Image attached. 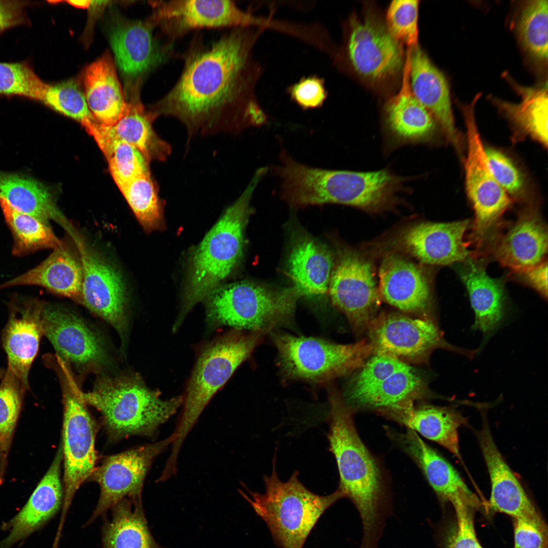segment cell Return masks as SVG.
<instances>
[{
    "label": "cell",
    "mask_w": 548,
    "mask_h": 548,
    "mask_svg": "<svg viewBox=\"0 0 548 548\" xmlns=\"http://www.w3.org/2000/svg\"><path fill=\"white\" fill-rule=\"evenodd\" d=\"M281 180V196L291 207L339 204L378 212L397 199L405 179L389 170L356 172L307 166L288 154L273 168Z\"/></svg>",
    "instance_id": "cell-2"
},
{
    "label": "cell",
    "mask_w": 548,
    "mask_h": 548,
    "mask_svg": "<svg viewBox=\"0 0 548 548\" xmlns=\"http://www.w3.org/2000/svg\"><path fill=\"white\" fill-rule=\"evenodd\" d=\"M82 395L86 404L100 412L112 440L135 435L154 436L177 413L184 399L181 396L162 399L158 392L134 375L102 377L92 391Z\"/></svg>",
    "instance_id": "cell-6"
},
{
    "label": "cell",
    "mask_w": 548,
    "mask_h": 548,
    "mask_svg": "<svg viewBox=\"0 0 548 548\" xmlns=\"http://www.w3.org/2000/svg\"><path fill=\"white\" fill-rule=\"evenodd\" d=\"M82 280L79 253L77 255L62 242L41 263L0 284V290L18 286H38L56 294L81 301Z\"/></svg>",
    "instance_id": "cell-28"
},
{
    "label": "cell",
    "mask_w": 548,
    "mask_h": 548,
    "mask_svg": "<svg viewBox=\"0 0 548 548\" xmlns=\"http://www.w3.org/2000/svg\"><path fill=\"white\" fill-rule=\"evenodd\" d=\"M409 49V83L413 95L431 113L451 143L459 149L460 136L446 77L418 44Z\"/></svg>",
    "instance_id": "cell-27"
},
{
    "label": "cell",
    "mask_w": 548,
    "mask_h": 548,
    "mask_svg": "<svg viewBox=\"0 0 548 548\" xmlns=\"http://www.w3.org/2000/svg\"><path fill=\"white\" fill-rule=\"evenodd\" d=\"M361 367L344 395L352 409L401 408L414 404L427 393L423 379L405 362L373 354Z\"/></svg>",
    "instance_id": "cell-13"
},
{
    "label": "cell",
    "mask_w": 548,
    "mask_h": 548,
    "mask_svg": "<svg viewBox=\"0 0 548 548\" xmlns=\"http://www.w3.org/2000/svg\"><path fill=\"white\" fill-rule=\"evenodd\" d=\"M547 1H526L513 20L517 38L529 58L546 65L547 61Z\"/></svg>",
    "instance_id": "cell-40"
},
{
    "label": "cell",
    "mask_w": 548,
    "mask_h": 548,
    "mask_svg": "<svg viewBox=\"0 0 548 548\" xmlns=\"http://www.w3.org/2000/svg\"><path fill=\"white\" fill-rule=\"evenodd\" d=\"M419 1L395 0L386 12L385 24L391 35L409 49L418 44Z\"/></svg>",
    "instance_id": "cell-46"
},
{
    "label": "cell",
    "mask_w": 548,
    "mask_h": 548,
    "mask_svg": "<svg viewBox=\"0 0 548 548\" xmlns=\"http://www.w3.org/2000/svg\"><path fill=\"white\" fill-rule=\"evenodd\" d=\"M267 333L236 329L213 341L200 354L189 381L183 409L173 433L169 458H178L180 449L201 413L216 392Z\"/></svg>",
    "instance_id": "cell-7"
},
{
    "label": "cell",
    "mask_w": 548,
    "mask_h": 548,
    "mask_svg": "<svg viewBox=\"0 0 548 548\" xmlns=\"http://www.w3.org/2000/svg\"><path fill=\"white\" fill-rule=\"evenodd\" d=\"M522 280L535 289L542 296H547V261L523 271L517 273Z\"/></svg>",
    "instance_id": "cell-52"
},
{
    "label": "cell",
    "mask_w": 548,
    "mask_h": 548,
    "mask_svg": "<svg viewBox=\"0 0 548 548\" xmlns=\"http://www.w3.org/2000/svg\"><path fill=\"white\" fill-rule=\"evenodd\" d=\"M0 207L12 233L13 256L22 257L43 249H53L62 243L49 224L15 209L1 195Z\"/></svg>",
    "instance_id": "cell-39"
},
{
    "label": "cell",
    "mask_w": 548,
    "mask_h": 548,
    "mask_svg": "<svg viewBox=\"0 0 548 548\" xmlns=\"http://www.w3.org/2000/svg\"><path fill=\"white\" fill-rule=\"evenodd\" d=\"M492 243L490 249L495 259L503 266L520 272L544 261L547 251V227L536 211L526 210Z\"/></svg>",
    "instance_id": "cell-24"
},
{
    "label": "cell",
    "mask_w": 548,
    "mask_h": 548,
    "mask_svg": "<svg viewBox=\"0 0 548 548\" xmlns=\"http://www.w3.org/2000/svg\"><path fill=\"white\" fill-rule=\"evenodd\" d=\"M41 319L43 334L60 359L82 367L98 368L109 363L101 339L80 318L46 303Z\"/></svg>",
    "instance_id": "cell-21"
},
{
    "label": "cell",
    "mask_w": 548,
    "mask_h": 548,
    "mask_svg": "<svg viewBox=\"0 0 548 548\" xmlns=\"http://www.w3.org/2000/svg\"><path fill=\"white\" fill-rule=\"evenodd\" d=\"M483 422L476 435L490 478L491 508L514 519L542 518L498 449L486 419Z\"/></svg>",
    "instance_id": "cell-26"
},
{
    "label": "cell",
    "mask_w": 548,
    "mask_h": 548,
    "mask_svg": "<svg viewBox=\"0 0 548 548\" xmlns=\"http://www.w3.org/2000/svg\"><path fill=\"white\" fill-rule=\"evenodd\" d=\"M380 297L403 312L429 318L432 296L429 280L416 263L397 254L383 260L379 269Z\"/></svg>",
    "instance_id": "cell-22"
},
{
    "label": "cell",
    "mask_w": 548,
    "mask_h": 548,
    "mask_svg": "<svg viewBox=\"0 0 548 548\" xmlns=\"http://www.w3.org/2000/svg\"><path fill=\"white\" fill-rule=\"evenodd\" d=\"M329 412L327 434L336 460L338 489L357 508L363 523L362 548H373L378 533L383 483L380 468L356 429L353 410L336 389L328 390Z\"/></svg>",
    "instance_id": "cell-3"
},
{
    "label": "cell",
    "mask_w": 548,
    "mask_h": 548,
    "mask_svg": "<svg viewBox=\"0 0 548 548\" xmlns=\"http://www.w3.org/2000/svg\"><path fill=\"white\" fill-rule=\"evenodd\" d=\"M0 195L15 209L46 224L50 220L62 225L66 223L53 194L35 179L0 171Z\"/></svg>",
    "instance_id": "cell-38"
},
{
    "label": "cell",
    "mask_w": 548,
    "mask_h": 548,
    "mask_svg": "<svg viewBox=\"0 0 548 548\" xmlns=\"http://www.w3.org/2000/svg\"><path fill=\"white\" fill-rule=\"evenodd\" d=\"M467 220L451 222H422L407 229L400 243L407 253L420 262L445 265L462 262L471 253L464 240Z\"/></svg>",
    "instance_id": "cell-23"
},
{
    "label": "cell",
    "mask_w": 548,
    "mask_h": 548,
    "mask_svg": "<svg viewBox=\"0 0 548 548\" xmlns=\"http://www.w3.org/2000/svg\"><path fill=\"white\" fill-rule=\"evenodd\" d=\"M46 303L38 297L13 296L8 304V319L2 333L8 366L29 390L28 375L43 334L42 313Z\"/></svg>",
    "instance_id": "cell-20"
},
{
    "label": "cell",
    "mask_w": 548,
    "mask_h": 548,
    "mask_svg": "<svg viewBox=\"0 0 548 548\" xmlns=\"http://www.w3.org/2000/svg\"><path fill=\"white\" fill-rule=\"evenodd\" d=\"M58 365L63 403L61 446L64 496L60 522L62 524L76 492L95 468L97 426L88 410L82 392L74 382L64 363L60 362Z\"/></svg>",
    "instance_id": "cell-12"
},
{
    "label": "cell",
    "mask_w": 548,
    "mask_h": 548,
    "mask_svg": "<svg viewBox=\"0 0 548 548\" xmlns=\"http://www.w3.org/2000/svg\"><path fill=\"white\" fill-rule=\"evenodd\" d=\"M504 77L521 97L519 103H512L490 95L488 99L516 128L544 146L547 145V81L536 87L523 86L507 74Z\"/></svg>",
    "instance_id": "cell-35"
},
{
    "label": "cell",
    "mask_w": 548,
    "mask_h": 548,
    "mask_svg": "<svg viewBox=\"0 0 548 548\" xmlns=\"http://www.w3.org/2000/svg\"><path fill=\"white\" fill-rule=\"evenodd\" d=\"M410 51L407 49L399 92L386 103V125L390 133L404 142H426L433 136L436 121L413 95L409 83Z\"/></svg>",
    "instance_id": "cell-30"
},
{
    "label": "cell",
    "mask_w": 548,
    "mask_h": 548,
    "mask_svg": "<svg viewBox=\"0 0 548 548\" xmlns=\"http://www.w3.org/2000/svg\"><path fill=\"white\" fill-rule=\"evenodd\" d=\"M111 508L112 519L102 528V548H164L151 534L142 497H125Z\"/></svg>",
    "instance_id": "cell-36"
},
{
    "label": "cell",
    "mask_w": 548,
    "mask_h": 548,
    "mask_svg": "<svg viewBox=\"0 0 548 548\" xmlns=\"http://www.w3.org/2000/svg\"><path fill=\"white\" fill-rule=\"evenodd\" d=\"M102 152L120 190L139 176L150 173L149 162L138 149L124 142L110 140Z\"/></svg>",
    "instance_id": "cell-44"
},
{
    "label": "cell",
    "mask_w": 548,
    "mask_h": 548,
    "mask_svg": "<svg viewBox=\"0 0 548 548\" xmlns=\"http://www.w3.org/2000/svg\"><path fill=\"white\" fill-rule=\"evenodd\" d=\"M379 412L460 457L458 429L466 423V419L457 410L433 405L415 407L413 404Z\"/></svg>",
    "instance_id": "cell-33"
},
{
    "label": "cell",
    "mask_w": 548,
    "mask_h": 548,
    "mask_svg": "<svg viewBox=\"0 0 548 548\" xmlns=\"http://www.w3.org/2000/svg\"><path fill=\"white\" fill-rule=\"evenodd\" d=\"M373 354L402 361L426 360L435 349L443 348L472 357L475 351L448 343L429 318H413L398 313H382L375 317L368 329Z\"/></svg>",
    "instance_id": "cell-14"
},
{
    "label": "cell",
    "mask_w": 548,
    "mask_h": 548,
    "mask_svg": "<svg viewBox=\"0 0 548 548\" xmlns=\"http://www.w3.org/2000/svg\"><path fill=\"white\" fill-rule=\"evenodd\" d=\"M399 440L406 452L422 470L428 483L443 500L453 505L465 501L477 506L480 501L454 467L425 443L415 431L407 429Z\"/></svg>",
    "instance_id": "cell-31"
},
{
    "label": "cell",
    "mask_w": 548,
    "mask_h": 548,
    "mask_svg": "<svg viewBox=\"0 0 548 548\" xmlns=\"http://www.w3.org/2000/svg\"><path fill=\"white\" fill-rule=\"evenodd\" d=\"M287 92L291 99L304 110L320 108L328 95L324 79L317 75L302 77L289 86Z\"/></svg>",
    "instance_id": "cell-48"
},
{
    "label": "cell",
    "mask_w": 548,
    "mask_h": 548,
    "mask_svg": "<svg viewBox=\"0 0 548 548\" xmlns=\"http://www.w3.org/2000/svg\"><path fill=\"white\" fill-rule=\"evenodd\" d=\"M264 30L229 28L208 45L194 37L178 81L150 109L157 117L178 119L190 132L222 123L237 130L265 124L268 117L256 96L263 68L253 55Z\"/></svg>",
    "instance_id": "cell-1"
},
{
    "label": "cell",
    "mask_w": 548,
    "mask_h": 548,
    "mask_svg": "<svg viewBox=\"0 0 548 548\" xmlns=\"http://www.w3.org/2000/svg\"><path fill=\"white\" fill-rule=\"evenodd\" d=\"M328 292L356 332L368 329L380 298L374 268L368 260L352 251L341 252L334 262Z\"/></svg>",
    "instance_id": "cell-16"
},
{
    "label": "cell",
    "mask_w": 548,
    "mask_h": 548,
    "mask_svg": "<svg viewBox=\"0 0 548 548\" xmlns=\"http://www.w3.org/2000/svg\"><path fill=\"white\" fill-rule=\"evenodd\" d=\"M332 253L307 235L295 239L288 259L290 276L302 296L318 298L328 292L334 264Z\"/></svg>",
    "instance_id": "cell-34"
},
{
    "label": "cell",
    "mask_w": 548,
    "mask_h": 548,
    "mask_svg": "<svg viewBox=\"0 0 548 548\" xmlns=\"http://www.w3.org/2000/svg\"><path fill=\"white\" fill-rule=\"evenodd\" d=\"M83 83L88 108L100 124L112 126L125 114L129 103L125 99L114 61L109 53L86 67Z\"/></svg>",
    "instance_id": "cell-32"
},
{
    "label": "cell",
    "mask_w": 548,
    "mask_h": 548,
    "mask_svg": "<svg viewBox=\"0 0 548 548\" xmlns=\"http://www.w3.org/2000/svg\"><path fill=\"white\" fill-rule=\"evenodd\" d=\"M5 372H6V369L0 368V379H2V378H3L4 374H5Z\"/></svg>",
    "instance_id": "cell-54"
},
{
    "label": "cell",
    "mask_w": 548,
    "mask_h": 548,
    "mask_svg": "<svg viewBox=\"0 0 548 548\" xmlns=\"http://www.w3.org/2000/svg\"><path fill=\"white\" fill-rule=\"evenodd\" d=\"M24 2L0 1V31L24 22Z\"/></svg>",
    "instance_id": "cell-51"
},
{
    "label": "cell",
    "mask_w": 548,
    "mask_h": 548,
    "mask_svg": "<svg viewBox=\"0 0 548 548\" xmlns=\"http://www.w3.org/2000/svg\"><path fill=\"white\" fill-rule=\"evenodd\" d=\"M120 191L146 232L163 227V205L150 173L136 178Z\"/></svg>",
    "instance_id": "cell-42"
},
{
    "label": "cell",
    "mask_w": 548,
    "mask_h": 548,
    "mask_svg": "<svg viewBox=\"0 0 548 548\" xmlns=\"http://www.w3.org/2000/svg\"><path fill=\"white\" fill-rule=\"evenodd\" d=\"M458 268L468 291L474 313L473 330L483 334L486 342L503 323L506 315V297L501 280L489 276L484 267L469 258Z\"/></svg>",
    "instance_id": "cell-29"
},
{
    "label": "cell",
    "mask_w": 548,
    "mask_h": 548,
    "mask_svg": "<svg viewBox=\"0 0 548 548\" xmlns=\"http://www.w3.org/2000/svg\"><path fill=\"white\" fill-rule=\"evenodd\" d=\"M264 493L245 488L239 493L265 523L275 543L280 548H303L312 530L323 513L345 497L338 489L327 495L316 494L299 480L295 471L286 482L280 480L276 455L269 475L263 477Z\"/></svg>",
    "instance_id": "cell-5"
},
{
    "label": "cell",
    "mask_w": 548,
    "mask_h": 548,
    "mask_svg": "<svg viewBox=\"0 0 548 548\" xmlns=\"http://www.w3.org/2000/svg\"><path fill=\"white\" fill-rule=\"evenodd\" d=\"M67 2L75 7L80 8H88L91 6V1H69Z\"/></svg>",
    "instance_id": "cell-53"
},
{
    "label": "cell",
    "mask_w": 548,
    "mask_h": 548,
    "mask_svg": "<svg viewBox=\"0 0 548 548\" xmlns=\"http://www.w3.org/2000/svg\"><path fill=\"white\" fill-rule=\"evenodd\" d=\"M513 548H547V528L543 520L514 519Z\"/></svg>",
    "instance_id": "cell-50"
},
{
    "label": "cell",
    "mask_w": 548,
    "mask_h": 548,
    "mask_svg": "<svg viewBox=\"0 0 548 548\" xmlns=\"http://www.w3.org/2000/svg\"><path fill=\"white\" fill-rule=\"evenodd\" d=\"M294 286L272 289L249 282L219 286L207 297V317L216 325L268 333L291 324L297 300Z\"/></svg>",
    "instance_id": "cell-8"
},
{
    "label": "cell",
    "mask_w": 548,
    "mask_h": 548,
    "mask_svg": "<svg viewBox=\"0 0 548 548\" xmlns=\"http://www.w3.org/2000/svg\"><path fill=\"white\" fill-rule=\"evenodd\" d=\"M63 461L61 444L47 472L23 507L2 529L9 534L0 541V548H11L43 526L62 507L64 490L60 478Z\"/></svg>",
    "instance_id": "cell-25"
},
{
    "label": "cell",
    "mask_w": 548,
    "mask_h": 548,
    "mask_svg": "<svg viewBox=\"0 0 548 548\" xmlns=\"http://www.w3.org/2000/svg\"><path fill=\"white\" fill-rule=\"evenodd\" d=\"M152 13L148 20L173 43L190 31L200 28L260 27L262 18L228 0H169L149 2Z\"/></svg>",
    "instance_id": "cell-15"
},
{
    "label": "cell",
    "mask_w": 548,
    "mask_h": 548,
    "mask_svg": "<svg viewBox=\"0 0 548 548\" xmlns=\"http://www.w3.org/2000/svg\"><path fill=\"white\" fill-rule=\"evenodd\" d=\"M278 365L284 382L323 384L360 368L373 353L368 341L342 345L314 337L273 331Z\"/></svg>",
    "instance_id": "cell-9"
},
{
    "label": "cell",
    "mask_w": 548,
    "mask_h": 548,
    "mask_svg": "<svg viewBox=\"0 0 548 548\" xmlns=\"http://www.w3.org/2000/svg\"><path fill=\"white\" fill-rule=\"evenodd\" d=\"M341 48L335 61L373 85L396 77L405 62L403 45L395 40L385 23L374 12L361 16L353 13L344 24Z\"/></svg>",
    "instance_id": "cell-10"
},
{
    "label": "cell",
    "mask_w": 548,
    "mask_h": 548,
    "mask_svg": "<svg viewBox=\"0 0 548 548\" xmlns=\"http://www.w3.org/2000/svg\"><path fill=\"white\" fill-rule=\"evenodd\" d=\"M154 26L145 21L118 19L110 31V41L122 73L140 85L146 76L175 56L173 43L160 41Z\"/></svg>",
    "instance_id": "cell-19"
},
{
    "label": "cell",
    "mask_w": 548,
    "mask_h": 548,
    "mask_svg": "<svg viewBox=\"0 0 548 548\" xmlns=\"http://www.w3.org/2000/svg\"><path fill=\"white\" fill-rule=\"evenodd\" d=\"M457 517V528L448 548H483L476 537L473 522L475 506L459 501L453 505Z\"/></svg>",
    "instance_id": "cell-49"
},
{
    "label": "cell",
    "mask_w": 548,
    "mask_h": 548,
    "mask_svg": "<svg viewBox=\"0 0 548 548\" xmlns=\"http://www.w3.org/2000/svg\"><path fill=\"white\" fill-rule=\"evenodd\" d=\"M480 95L477 94L471 102L461 106L467 141L466 188L475 213L470 241L478 249L488 246L496 236L502 215L511 203L492 174L478 131L475 107Z\"/></svg>",
    "instance_id": "cell-11"
},
{
    "label": "cell",
    "mask_w": 548,
    "mask_h": 548,
    "mask_svg": "<svg viewBox=\"0 0 548 548\" xmlns=\"http://www.w3.org/2000/svg\"><path fill=\"white\" fill-rule=\"evenodd\" d=\"M47 86L28 65L0 62V94L21 96L41 101Z\"/></svg>",
    "instance_id": "cell-45"
},
{
    "label": "cell",
    "mask_w": 548,
    "mask_h": 548,
    "mask_svg": "<svg viewBox=\"0 0 548 548\" xmlns=\"http://www.w3.org/2000/svg\"><path fill=\"white\" fill-rule=\"evenodd\" d=\"M83 270L81 301L122 335L126 326L125 294L119 272L89 248L74 230Z\"/></svg>",
    "instance_id": "cell-18"
},
{
    "label": "cell",
    "mask_w": 548,
    "mask_h": 548,
    "mask_svg": "<svg viewBox=\"0 0 548 548\" xmlns=\"http://www.w3.org/2000/svg\"><path fill=\"white\" fill-rule=\"evenodd\" d=\"M41 101L80 122L91 135L100 124L92 115L84 92L74 80L47 84Z\"/></svg>",
    "instance_id": "cell-43"
},
{
    "label": "cell",
    "mask_w": 548,
    "mask_h": 548,
    "mask_svg": "<svg viewBox=\"0 0 548 548\" xmlns=\"http://www.w3.org/2000/svg\"><path fill=\"white\" fill-rule=\"evenodd\" d=\"M128 103L125 114L114 125L106 126L108 139L131 145L149 162L152 160H165L170 154L171 148L152 127V123L157 116L151 109L145 108L138 95Z\"/></svg>",
    "instance_id": "cell-37"
},
{
    "label": "cell",
    "mask_w": 548,
    "mask_h": 548,
    "mask_svg": "<svg viewBox=\"0 0 548 548\" xmlns=\"http://www.w3.org/2000/svg\"><path fill=\"white\" fill-rule=\"evenodd\" d=\"M26 391L7 367L0 384V486L5 480L14 433Z\"/></svg>",
    "instance_id": "cell-41"
},
{
    "label": "cell",
    "mask_w": 548,
    "mask_h": 548,
    "mask_svg": "<svg viewBox=\"0 0 548 548\" xmlns=\"http://www.w3.org/2000/svg\"><path fill=\"white\" fill-rule=\"evenodd\" d=\"M267 173L258 169L241 196L224 212L193 251L179 318L183 319L198 302L207 298L238 264L243 255L244 231L252 211L255 188Z\"/></svg>",
    "instance_id": "cell-4"
},
{
    "label": "cell",
    "mask_w": 548,
    "mask_h": 548,
    "mask_svg": "<svg viewBox=\"0 0 548 548\" xmlns=\"http://www.w3.org/2000/svg\"><path fill=\"white\" fill-rule=\"evenodd\" d=\"M485 150L491 172L497 183L507 194L519 195L524 187L520 171L501 151L491 147H486Z\"/></svg>",
    "instance_id": "cell-47"
},
{
    "label": "cell",
    "mask_w": 548,
    "mask_h": 548,
    "mask_svg": "<svg viewBox=\"0 0 548 548\" xmlns=\"http://www.w3.org/2000/svg\"><path fill=\"white\" fill-rule=\"evenodd\" d=\"M172 433L152 443L110 456L90 476L100 492L97 505L85 525L91 524L125 497H142L145 478L154 459L174 441Z\"/></svg>",
    "instance_id": "cell-17"
}]
</instances>
